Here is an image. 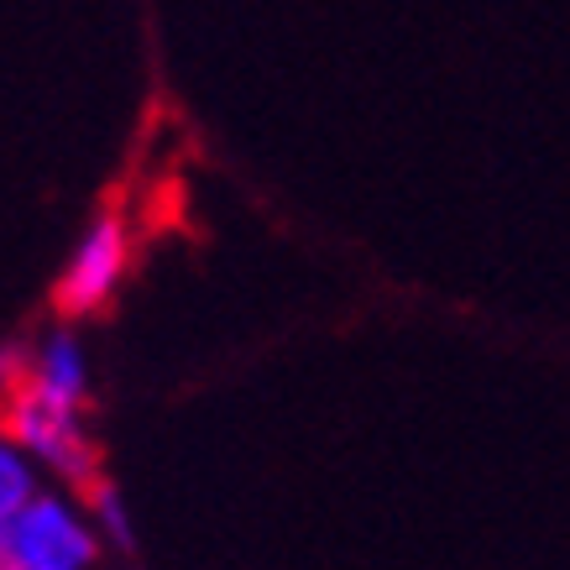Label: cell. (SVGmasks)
<instances>
[{
	"instance_id": "cell-1",
	"label": "cell",
	"mask_w": 570,
	"mask_h": 570,
	"mask_svg": "<svg viewBox=\"0 0 570 570\" xmlns=\"http://www.w3.org/2000/svg\"><path fill=\"white\" fill-rule=\"evenodd\" d=\"M100 534L63 498L37 492L17 519L0 523V570H89Z\"/></svg>"
},
{
	"instance_id": "cell-2",
	"label": "cell",
	"mask_w": 570,
	"mask_h": 570,
	"mask_svg": "<svg viewBox=\"0 0 570 570\" xmlns=\"http://www.w3.org/2000/svg\"><path fill=\"white\" fill-rule=\"evenodd\" d=\"M126 225L116 220V215H100V220L85 230V242L73 246L69 267H63V277H58V288H52V298H58V309L63 314H95L105 304V298L121 288L126 277Z\"/></svg>"
},
{
	"instance_id": "cell-3",
	"label": "cell",
	"mask_w": 570,
	"mask_h": 570,
	"mask_svg": "<svg viewBox=\"0 0 570 570\" xmlns=\"http://www.w3.org/2000/svg\"><path fill=\"white\" fill-rule=\"evenodd\" d=\"M11 440H17L27 455L58 466L63 476H79V482L89 476V461H95V455H89L85 434H79V414H73V409H52V403H42L37 393H27L17 403V414H11Z\"/></svg>"
},
{
	"instance_id": "cell-4",
	"label": "cell",
	"mask_w": 570,
	"mask_h": 570,
	"mask_svg": "<svg viewBox=\"0 0 570 570\" xmlns=\"http://www.w3.org/2000/svg\"><path fill=\"white\" fill-rule=\"evenodd\" d=\"M32 393L52 409H73L79 414V403L89 393V362H85V346L73 341L69 330H58L42 341L37 351V366H32Z\"/></svg>"
},
{
	"instance_id": "cell-5",
	"label": "cell",
	"mask_w": 570,
	"mask_h": 570,
	"mask_svg": "<svg viewBox=\"0 0 570 570\" xmlns=\"http://www.w3.org/2000/svg\"><path fill=\"white\" fill-rule=\"evenodd\" d=\"M32 498H37V482H32V466H27V450L17 440H6V450H0V523L17 519Z\"/></svg>"
},
{
	"instance_id": "cell-6",
	"label": "cell",
	"mask_w": 570,
	"mask_h": 570,
	"mask_svg": "<svg viewBox=\"0 0 570 570\" xmlns=\"http://www.w3.org/2000/svg\"><path fill=\"white\" fill-rule=\"evenodd\" d=\"M95 519H100V534L110 544L131 550V519H126V502L116 487H95Z\"/></svg>"
}]
</instances>
